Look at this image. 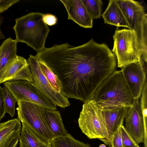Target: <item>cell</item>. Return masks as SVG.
Returning <instances> with one entry per match:
<instances>
[{"instance_id":"25","label":"cell","mask_w":147,"mask_h":147,"mask_svg":"<svg viewBox=\"0 0 147 147\" xmlns=\"http://www.w3.org/2000/svg\"><path fill=\"white\" fill-rule=\"evenodd\" d=\"M121 130L124 147H140L127 131L123 124L121 126Z\"/></svg>"},{"instance_id":"2","label":"cell","mask_w":147,"mask_h":147,"mask_svg":"<svg viewBox=\"0 0 147 147\" xmlns=\"http://www.w3.org/2000/svg\"><path fill=\"white\" fill-rule=\"evenodd\" d=\"M92 100L101 109L131 107L134 99L125 82L121 70H115L100 84Z\"/></svg>"},{"instance_id":"23","label":"cell","mask_w":147,"mask_h":147,"mask_svg":"<svg viewBox=\"0 0 147 147\" xmlns=\"http://www.w3.org/2000/svg\"><path fill=\"white\" fill-rule=\"evenodd\" d=\"M5 113L9 114L13 117L15 114V103L16 100L11 92L4 86L2 88Z\"/></svg>"},{"instance_id":"32","label":"cell","mask_w":147,"mask_h":147,"mask_svg":"<svg viewBox=\"0 0 147 147\" xmlns=\"http://www.w3.org/2000/svg\"><path fill=\"white\" fill-rule=\"evenodd\" d=\"M99 147H107L106 146L103 144H100L99 146Z\"/></svg>"},{"instance_id":"13","label":"cell","mask_w":147,"mask_h":147,"mask_svg":"<svg viewBox=\"0 0 147 147\" xmlns=\"http://www.w3.org/2000/svg\"><path fill=\"white\" fill-rule=\"evenodd\" d=\"M127 109L122 107L109 109H101L106 122L108 136L107 138L99 140L109 147H111V140L114 134L123 124Z\"/></svg>"},{"instance_id":"10","label":"cell","mask_w":147,"mask_h":147,"mask_svg":"<svg viewBox=\"0 0 147 147\" xmlns=\"http://www.w3.org/2000/svg\"><path fill=\"white\" fill-rule=\"evenodd\" d=\"M122 11L130 29L140 34L143 23L147 17L144 7L138 1L133 0H115Z\"/></svg>"},{"instance_id":"31","label":"cell","mask_w":147,"mask_h":147,"mask_svg":"<svg viewBox=\"0 0 147 147\" xmlns=\"http://www.w3.org/2000/svg\"><path fill=\"white\" fill-rule=\"evenodd\" d=\"M3 21V18L1 16V14L0 13V39L3 40L5 39V38L1 29V26L2 24Z\"/></svg>"},{"instance_id":"3","label":"cell","mask_w":147,"mask_h":147,"mask_svg":"<svg viewBox=\"0 0 147 147\" xmlns=\"http://www.w3.org/2000/svg\"><path fill=\"white\" fill-rule=\"evenodd\" d=\"M43 13H29L15 19L13 29L17 42L25 43L38 53L45 48V43L50 31L43 21Z\"/></svg>"},{"instance_id":"18","label":"cell","mask_w":147,"mask_h":147,"mask_svg":"<svg viewBox=\"0 0 147 147\" xmlns=\"http://www.w3.org/2000/svg\"><path fill=\"white\" fill-rule=\"evenodd\" d=\"M22 123L19 147H52L42 140L26 124Z\"/></svg>"},{"instance_id":"17","label":"cell","mask_w":147,"mask_h":147,"mask_svg":"<svg viewBox=\"0 0 147 147\" xmlns=\"http://www.w3.org/2000/svg\"><path fill=\"white\" fill-rule=\"evenodd\" d=\"M44 114L47 126L53 139L67 133L59 111L45 108Z\"/></svg>"},{"instance_id":"22","label":"cell","mask_w":147,"mask_h":147,"mask_svg":"<svg viewBox=\"0 0 147 147\" xmlns=\"http://www.w3.org/2000/svg\"><path fill=\"white\" fill-rule=\"evenodd\" d=\"M91 18H100L101 15L103 2L101 0H81Z\"/></svg>"},{"instance_id":"30","label":"cell","mask_w":147,"mask_h":147,"mask_svg":"<svg viewBox=\"0 0 147 147\" xmlns=\"http://www.w3.org/2000/svg\"><path fill=\"white\" fill-rule=\"evenodd\" d=\"M5 113L2 88L0 85V122L1 119L5 116Z\"/></svg>"},{"instance_id":"11","label":"cell","mask_w":147,"mask_h":147,"mask_svg":"<svg viewBox=\"0 0 147 147\" xmlns=\"http://www.w3.org/2000/svg\"><path fill=\"white\" fill-rule=\"evenodd\" d=\"M125 82L134 99H139L147 80L146 74L139 63H131L122 67Z\"/></svg>"},{"instance_id":"7","label":"cell","mask_w":147,"mask_h":147,"mask_svg":"<svg viewBox=\"0 0 147 147\" xmlns=\"http://www.w3.org/2000/svg\"><path fill=\"white\" fill-rule=\"evenodd\" d=\"M16 100L28 102L45 108L56 110L52 103L32 82L24 80L7 81L4 82Z\"/></svg>"},{"instance_id":"29","label":"cell","mask_w":147,"mask_h":147,"mask_svg":"<svg viewBox=\"0 0 147 147\" xmlns=\"http://www.w3.org/2000/svg\"><path fill=\"white\" fill-rule=\"evenodd\" d=\"M19 0H0V13L4 12Z\"/></svg>"},{"instance_id":"9","label":"cell","mask_w":147,"mask_h":147,"mask_svg":"<svg viewBox=\"0 0 147 147\" xmlns=\"http://www.w3.org/2000/svg\"><path fill=\"white\" fill-rule=\"evenodd\" d=\"M125 128L138 144L144 142L147 147V130L145 129L139 99L127 109L125 119Z\"/></svg>"},{"instance_id":"14","label":"cell","mask_w":147,"mask_h":147,"mask_svg":"<svg viewBox=\"0 0 147 147\" xmlns=\"http://www.w3.org/2000/svg\"><path fill=\"white\" fill-rule=\"evenodd\" d=\"M21 127L18 118L0 123V147H8L16 139L19 138Z\"/></svg>"},{"instance_id":"8","label":"cell","mask_w":147,"mask_h":147,"mask_svg":"<svg viewBox=\"0 0 147 147\" xmlns=\"http://www.w3.org/2000/svg\"><path fill=\"white\" fill-rule=\"evenodd\" d=\"M27 60L32 76V83L56 106L64 108L69 106L70 104L68 98L55 91L46 79L36 56L30 55Z\"/></svg>"},{"instance_id":"26","label":"cell","mask_w":147,"mask_h":147,"mask_svg":"<svg viewBox=\"0 0 147 147\" xmlns=\"http://www.w3.org/2000/svg\"><path fill=\"white\" fill-rule=\"evenodd\" d=\"M19 80H24L32 82V76L29 65L21 70L10 81Z\"/></svg>"},{"instance_id":"5","label":"cell","mask_w":147,"mask_h":147,"mask_svg":"<svg viewBox=\"0 0 147 147\" xmlns=\"http://www.w3.org/2000/svg\"><path fill=\"white\" fill-rule=\"evenodd\" d=\"M112 52L117 59V67L121 68L139 62V47L135 31L129 29H116L113 35Z\"/></svg>"},{"instance_id":"24","label":"cell","mask_w":147,"mask_h":147,"mask_svg":"<svg viewBox=\"0 0 147 147\" xmlns=\"http://www.w3.org/2000/svg\"><path fill=\"white\" fill-rule=\"evenodd\" d=\"M140 103V110L142 115L144 127L146 129L147 117V82L144 84L141 92Z\"/></svg>"},{"instance_id":"20","label":"cell","mask_w":147,"mask_h":147,"mask_svg":"<svg viewBox=\"0 0 147 147\" xmlns=\"http://www.w3.org/2000/svg\"><path fill=\"white\" fill-rule=\"evenodd\" d=\"M52 147H91L89 143H85L75 139L69 133L55 138L52 141Z\"/></svg>"},{"instance_id":"21","label":"cell","mask_w":147,"mask_h":147,"mask_svg":"<svg viewBox=\"0 0 147 147\" xmlns=\"http://www.w3.org/2000/svg\"><path fill=\"white\" fill-rule=\"evenodd\" d=\"M38 63L41 71L49 83L55 91L61 93L62 86L57 76L44 62L38 59Z\"/></svg>"},{"instance_id":"16","label":"cell","mask_w":147,"mask_h":147,"mask_svg":"<svg viewBox=\"0 0 147 147\" xmlns=\"http://www.w3.org/2000/svg\"><path fill=\"white\" fill-rule=\"evenodd\" d=\"M101 16L105 23L129 29L125 17L115 0L109 1L106 9Z\"/></svg>"},{"instance_id":"1","label":"cell","mask_w":147,"mask_h":147,"mask_svg":"<svg viewBox=\"0 0 147 147\" xmlns=\"http://www.w3.org/2000/svg\"><path fill=\"white\" fill-rule=\"evenodd\" d=\"M35 56L57 76L62 94L84 103L91 100L97 88L115 70L117 64L116 57L108 46L92 38L76 47L67 43L55 44Z\"/></svg>"},{"instance_id":"12","label":"cell","mask_w":147,"mask_h":147,"mask_svg":"<svg viewBox=\"0 0 147 147\" xmlns=\"http://www.w3.org/2000/svg\"><path fill=\"white\" fill-rule=\"evenodd\" d=\"M68 14V19L85 28H92L93 20L81 0H60Z\"/></svg>"},{"instance_id":"6","label":"cell","mask_w":147,"mask_h":147,"mask_svg":"<svg viewBox=\"0 0 147 147\" xmlns=\"http://www.w3.org/2000/svg\"><path fill=\"white\" fill-rule=\"evenodd\" d=\"M78 123L82 132L90 139H106L108 137L101 110L92 99L83 104Z\"/></svg>"},{"instance_id":"15","label":"cell","mask_w":147,"mask_h":147,"mask_svg":"<svg viewBox=\"0 0 147 147\" xmlns=\"http://www.w3.org/2000/svg\"><path fill=\"white\" fill-rule=\"evenodd\" d=\"M16 40L9 38L0 46V79L17 55Z\"/></svg>"},{"instance_id":"19","label":"cell","mask_w":147,"mask_h":147,"mask_svg":"<svg viewBox=\"0 0 147 147\" xmlns=\"http://www.w3.org/2000/svg\"><path fill=\"white\" fill-rule=\"evenodd\" d=\"M28 65L24 57L17 55L0 79V84L11 80L22 69Z\"/></svg>"},{"instance_id":"27","label":"cell","mask_w":147,"mask_h":147,"mask_svg":"<svg viewBox=\"0 0 147 147\" xmlns=\"http://www.w3.org/2000/svg\"><path fill=\"white\" fill-rule=\"evenodd\" d=\"M121 125L115 133L112 138L111 147H124L121 136Z\"/></svg>"},{"instance_id":"4","label":"cell","mask_w":147,"mask_h":147,"mask_svg":"<svg viewBox=\"0 0 147 147\" xmlns=\"http://www.w3.org/2000/svg\"><path fill=\"white\" fill-rule=\"evenodd\" d=\"M17 103L18 118L26 124L42 140L51 144L53 138L46 121L45 108L23 101Z\"/></svg>"},{"instance_id":"33","label":"cell","mask_w":147,"mask_h":147,"mask_svg":"<svg viewBox=\"0 0 147 147\" xmlns=\"http://www.w3.org/2000/svg\"><path fill=\"white\" fill-rule=\"evenodd\" d=\"M144 147H145L144 146Z\"/></svg>"},{"instance_id":"28","label":"cell","mask_w":147,"mask_h":147,"mask_svg":"<svg viewBox=\"0 0 147 147\" xmlns=\"http://www.w3.org/2000/svg\"><path fill=\"white\" fill-rule=\"evenodd\" d=\"M42 20L47 25L52 26L57 24V18L55 16L51 13L43 14Z\"/></svg>"}]
</instances>
